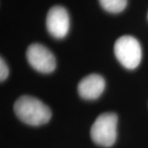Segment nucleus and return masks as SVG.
I'll list each match as a JSON object with an SVG mask.
<instances>
[{
	"instance_id": "nucleus-1",
	"label": "nucleus",
	"mask_w": 148,
	"mask_h": 148,
	"mask_svg": "<svg viewBox=\"0 0 148 148\" xmlns=\"http://www.w3.org/2000/svg\"><path fill=\"white\" fill-rule=\"evenodd\" d=\"M14 110L23 123L31 126H40L47 123L51 118L48 106L30 95H22L14 102Z\"/></svg>"
},
{
	"instance_id": "nucleus-2",
	"label": "nucleus",
	"mask_w": 148,
	"mask_h": 148,
	"mask_svg": "<svg viewBox=\"0 0 148 148\" xmlns=\"http://www.w3.org/2000/svg\"><path fill=\"white\" fill-rule=\"evenodd\" d=\"M117 115L114 112L100 114L90 128L91 140L100 146H112L117 137Z\"/></svg>"
},
{
	"instance_id": "nucleus-3",
	"label": "nucleus",
	"mask_w": 148,
	"mask_h": 148,
	"mask_svg": "<svg viewBox=\"0 0 148 148\" xmlns=\"http://www.w3.org/2000/svg\"><path fill=\"white\" fill-rule=\"evenodd\" d=\"M114 55L118 62L127 69H135L140 66L143 58L141 45L132 36L118 38L114 43Z\"/></svg>"
},
{
	"instance_id": "nucleus-4",
	"label": "nucleus",
	"mask_w": 148,
	"mask_h": 148,
	"mask_svg": "<svg viewBox=\"0 0 148 148\" xmlns=\"http://www.w3.org/2000/svg\"><path fill=\"white\" fill-rule=\"evenodd\" d=\"M26 58L30 66L41 73H51L57 66L53 53L47 47L40 43H33L28 47Z\"/></svg>"
},
{
	"instance_id": "nucleus-5",
	"label": "nucleus",
	"mask_w": 148,
	"mask_h": 148,
	"mask_svg": "<svg viewBox=\"0 0 148 148\" xmlns=\"http://www.w3.org/2000/svg\"><path fill=\"white\" fill-rule=\"evenodd\" d=\"M70 19L66 9L54 6L48 11L46 16V28L55 38H64L69 31Z\"/></svg>"
},
{
	"instance_id": "nucleus-6",
	"label": "nucleus",
	"mask_w": 148,
	"mask_h": 148,
	"mask_svg": "<svg viewBox=\"0 0 148 148\" xmlns=\"http://www.w3.org/2000/svg\"><path fill=\"white\" fill-rule=\"evenodd\" d=\"M105 90V80L99 74H90L84 77L78 85V92L83 99L94 100Z\"/></svg>"
},
{
	"instance_id": "nucleus-7",
	"label": "nucleus",
	"mask_w": 148,
	"mask_h": 148,
	"mask_svg": "<svg viewBox=\"0 0 148 148\" xmlns=\"http://www.w3.org/2000/svg\"><path fill=\"white\" fill-rule=\"evenodd\" d=\"M127 0H99L101 7L111 14H119L125 10Z\"/></svg>"
},
{
	"instance_id": "nucleus-8",
	"label": "nucleus",
	"mask_w": 148,
	"mask_h": 148,
	"mask_svg": "<svg viewBox=\"0 0 148 148\" xmlns=\"http://www.w3.org/2000/svg\"><path fill=\"white\" fill-rule=\"evenodd\" d=\"M9 75V67L6 64V62L4 61V59L1 58L0 59V80L1 82L5 81L7 79V77Z\"/></svg>"
}]
</instances>
